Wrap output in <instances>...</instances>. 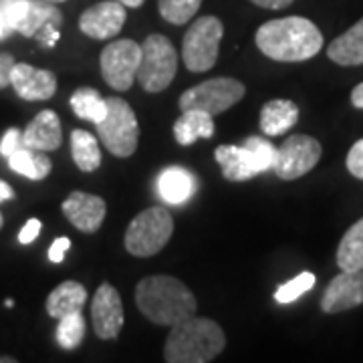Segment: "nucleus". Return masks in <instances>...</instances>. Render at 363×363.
Wrapping results in <instances>:
<instances>
[{"mask_svg": "<svg viewBox=\"0 0 363 363\" xmlns=\"http://www.w3.org/2000/svg\"><path fill=\"white\" fill-rule=\"evenodd\" d=\"M255 43L259 51L272 61L301 63L313 59L323 49V35L305 16H285L260 25Z\"/></svg>", "mask_w": 363, "mask_h": 363, "instance_id": "nucleus-1", "label": "nucleus"}, {"mask_svg": "<svg viewBox=\"0 0 363 363\" xmlns=\"http://www.w3.org/2000/svg\"><path fill=\"white\" fill-rule=\"evenodd\" d=\"M135 305L145 319L162 327L180 323L198 309L192 291L169 274L142 279L135 286Z\"/></svg>", "mask_w": 363, "mask_h": 363, "instance_id": "nucleus-2", "label": "nucleus"}, {"mask_svg": "<svg viewBox=\"0 0 363 363\" xmlns=\"http://www.w3.org/2000/svg\"><path fill=\"white\" fill-rule=\"evenodd\" d=\"M224 347L226 335L220 325L206 317L192 315L172 325L164 359L168 363H208L220 355Z\"/></svg>", "mask_w": 363, "mask_h": 363, "instance_id": "nucleus-3", "label": "nucleus"}, {"mask_svg": "<svg viewBox=\"0 0 363 363\" xmlns=\"http://www.w3.org/2000/svg\"><path fill=\"white\" fill-rule=\"evenodd\" d=\"M214 157L226 180L245 182L272 169L277 160V147L269 140L252 135L245 140L242 145H218Z\"/></svg>", "mask_w": 363, "mask_h": 363, "instance_id": "nucleus-4", "label": "nucleus"}, {"mask_svg": "<svg viewBox=\"0 0 363 363\" xmlns=\"http://www.w3.org/2000/svg\"><path fill=\"white\" fill-rule=\"evenodd\" d=\"M172 234H174V218L169 210L152 206L145 208L130 222L123 245H125V250L133 257L147 259V257L157 255L168 245Z\"/></svg>", "mask_w": 363, "mask_h": 363, "instance_id": "nucleus-5", "label": "nucleus"}, {"mask_svg": "<svg viewBox=\"0 0 363 363\" xmlns=\"http://www.w3.org/2000/svg\"><path fill=\"white\" fill-rule=\"evenodd\" d=\"M224 25L218 16H200L186 30L182 40V59L192 73H206L218 61Z\"/></svg>", "mask_w": 363, "mask_h": 363, "instance_id": "nucleus-6", "label": "nucleus"}, {"mask_svg": "<svg viewBox=\"0 0 363 363\" xmlns=\"http://www.w3.org/2000/svg\"><path fill=\"white\" fill-rule=\"evenodd\" d=\"M97 135L109 154L117 157H130L140 142V125L130 104L121 97L107 99V113L95 125Z\"/></svg>", "mask_w": 363, "mask_h": 363, "instance_id": "nucleus-7", "label": "nucleus"}, {"mask_svg": "<svg viewBox=\"0 0 363 363\" xmlns=\"http://www.w3.org/2000/svg\"><path fill=\"white\" fill-rule=\"evenodd\" d=\"M178 71V52L164 35H150L142 43V61L138 83L147 93H160L168 87Z\"/></svg>", "mask_w": 363, "mask_h": 363, "instance_id": "nucleus-8", "label": "nucleus"}, {"mask_svg": "<svg viewBox=\"0 0 363 363\" xmlns=\"http://www.w3.org/2000/svg\"><path fill=\"white\" fill-rule=\"evenodd\" d=\"M247 87L233 77H214L184 91L180 97V109H202L210 116L224 113L238 101H242Z\"/></svg>", "mask_w": 363, "mask_h": 363, "instance_id": "nucleus-9", "label": "nucleus"}, {"mask_svg": "<svg viewBox=\"0 0 363 363\" xmlns=\"http://www.w3.org/2000/svg\"><path fill=\"white\" fill-rule=\"evenodd\" d=\"M142 61V45L131 39L109 43L101 51V75L116 91H128L138 77Z\"/></svg>", "mask_w": 363, "mask_h": 363, "instance_id": "nucleus-10", "label": "nucleus"}, {"mask_svg": "<svg viewBox=\"0 0 363 363\" xmlns=\"http://www.w3.org/2000/svg\"><path fill=\"white\" fill-rule=\"evenodd\" d=\"M323 147L311 135L295 133L286 138L281 147H277V160L272 172L281 180H297L309 174L321 160Z\"/></svg>", "mask_w": 363, "mask_h": 363, "instance_id": "nucleus-11", "label": "nucleus"}, {"mask_svg": "<svg viewBox=\"0 0 363 363\" xmlns=\"http://www.w3.org/2000/svg\"><path fill=\"white\" fill-rule=\"evenodd\" d=\"M123 303L117 289L109 283L99 285L91 301L93 331L99 339H116L123 327Z\"/></svg>", "mask_w": 363, "mask_h": 363, "instance_id": "nucleus-12", "label": "nucleus"}, {"mask_svg": "<svg viewBox=\"0 0 363 363\" xmlns=\"http://www.w3.org/2000/svg\"><path fill=\"white\" fill-rule=\"evenodd\" d=\"M125 6L117 0H104L89 6L79 16V28L91 39L107 40L113 39L125 25Z\"/></svg>", "mask_w": 363, "mask_h": 363, "instance_id": "nucleus-13", "label": "nucleus"}, {"mask_svg": "<svg viewBox=\"0 0 363 363\" xmlns=\"http://www.w3.org/2000/svg\"><path fill=\"white\" fill-rule=\"evenodd\" d=\"M359 305H363V271H341L321 297V309L329 315L350 311Z\"/></svg>", "mask_w": 363, "mask_h": 363, "instance_id": "nucleus-14", "label": "nucleus"}, {"mask_svg": "<svg viewBox=\"0 0 363 363\" xmlns=\"http://www.w3.org/2000/svg\"><path fill=\"white\" fill-rule=\"evenodd\" d=\"M11 85L25 101H47L57 91V77L47 69H37L28 63H14Z\"/></svg>", "mask_w": 363, "mask_h": 363, "instance_id": "nucleus-15", "label": "nucleus"}, {"mask_svg": "<svg viewBox=\"0 0 363 363\" xmlns=\"http://www.w3.org/2000/svg\"><path fill=\"white\" fill-rule=\"evenodd\" d=\"M61 210L67 216V220L71 222L77 230L93 234L97 233L104 224L107 204L99 196L87 194V192H73L63 202Z\"/></svg>", "mask_w": 363, "mask_h": 363, "instance_id": "nucleus-16", "label": "nucleus"}, {"mask_svg": "<svg viewBox=\"0 0 363 363\" xmlns=\"http://www.w3.org/2000/svg\"><path fill=\"white\" fill-rule=\"evenodd\" d=\"M156 188L157 196L166 204L182 206L196 194L198 182H196V176L190 169L182 168V166H169L157 176Z\"/></svg>", "mask_w": 363, "mask_h": 363, "instance_id": "nucleus-17", "label": "nucleus"}, {"mask_svg": "<svg viewBox=\"0 0 363 363\" xmlns=\"http://www.w3.org/2000/svg\"><path fill=\"white\" fill-rule=\"evenodd\" d=\"M23 142L26 147L39 150V152L59 150V145L63 142V130H61L59 116L51 109L40 111L23 131Z\"/></svg>", "mask_w": 363, "mask_h": 363, "instance_id": "nucleus-18", "label": "nucleus"}, {"mask_svg": "<svg viewBox=\"0 0 363 363\" xmlns=\"http://www.w3.org/2000/svg\"><path fill=\"white\" fill-rule=\"evenodd\" d=\"M87 303V291L77 281H65L59 286H55L51 295L47 297V313L52 319H63L71 313L83 311Z\"/></svg>", "mask_w": 363, "mask_h": 363, "instance_id": "nucleus-19", "label": "nucleus"}, {"mask_svg": "<svg viewBox=\"0 0 363 363\" xmlns=\"http://www.w3.org/2000/svg\"><path fill=\"white\" fill-rule=\"evenodd\" d=\"M214 135V119L202 109H184L174 123V138L180 145H192L198 140Z\"/></svg>", "mask_w": 363, "mask_h": 363, "instance_id": "nucleus-20", "label": "nucleus"}, {"mask_svg": "<svg viewBox=\"0 0 363 363\" xmlns=\"http://www.w3.org/2000/svg\"><path fill=\"white\" fill-rule=\"evenodd\" d=\"M327 57L341 67L363 65V18L329 45Z\"/></svg>", "mask_w": 363, "mask_h": 363, "instance_id": "nucleus-21", "label": "nucleus"}, {"mask_svg": "<svg viewBox=\"0 0 363 363\" xmlns=\"http://www.w3.org/2000/svg\"><path fill=\"white\" fill-rule=\"evenodd\" d=\"M298 121V107L289 99H272L260 111V130L264 135H283Z\"/></svg>", "mask_w": 363, "mask_h": 363, "instance_id": "nucleus-22", "label": "nucleus"}, {"mask_svg": "<svg viewBox=\"0 0 363 363\" xmlns=\"http://www.w3.org/2000/svg\"><path fill=\"white\" fill-rule=\"evenodd\" d=\"M6 160H9V166L13 172L25 176L28 180H45L52 169L51 157L45 156V152L26 147V145L18 147Z\"/></svg>", "mask_w": 363, "mask_h": 363, "instance_id": "nucleus-23", "label": "nucleus"}, {"mask_svg": "<svg viewBox=\"0 0 363 363\" xmlns=\"http://www.w3.org/2000/svg\"><path fill=\"white\" fill-rule=\"evenodd\" d=\"M49 23L59 26L63 25V13L57 9V4L43 2V0H28L25 18L16 33H21L23 37H35L40 28Z\"/></svg>", "mask_w": 363, "mask_h": 363, "instance_id": "nucleus-24", "label": "nucleus"}, {"mask_svg": "<svg viewBox=\"0 0 363 363\" xmlns=\"http://www.w3.org/2000/svg\"><path fill=\"white\" fill-rule=\"evenodd\" d=\"M71 156L81 172H95L101 166V150L97 138L85 130H73L71 133Z\"/></svg>", "mask_w": 363, "mask_h": 363, "instance_id": "nucleus-25", "label": "nucleus"}, {"mask_svg": "<svg viewBox=\"0 0 363 363\" xmlns=\"http://www.w3.org/2000/svg\"><path fill=\"white\" fill-rule=\"evenodd\" d=\"M337 267L341 271H363V218L343 234L337 248Z\"/></svg>", "mask_w": 363, "mask_h": 363, "instance_id": "nucleus-26", "label": "nucleus"}, {"mask_svg": "<svg viewBox=\"0 0 363 363\" xmlns=\"http://www.w3.org/2000/svg\"><path fill=\"white\" fill-rule=\"evenodd\" d=\"M71 107L79 119H85L97 125L107 113V99L101 97V93L93 87H79L71 95Z\"/></svg>", "mask_w": 363, "mask_h": 363, "instance_id": "nucleus-27", "label": "nucleus"}, {"mask_svg": "<svg viewBox=\"0 0 363 363\" xmlns=\"http://www.w3.org/2000/svg\"><path fill=\"white\" fill-rule=\"evenodd\" d=\"M85 337V319H83V313H71L63 319H59L57 325V333L55 339L59 343L61 350H77L79 345L83 343Z\"/></svg>", "mask_w": 363, "mask_h": 363, "instance_id": "nucleus-28", "label": "nucleus"}, {"mask_svg": "<svg viewBox=\"0 0 363 363\" xmlns=\"http://www.w3.org/2000/svg\"><path fill=\"white\" fill-rule=\"evenodd\" d=\"M202 0H157V11L172 25H186L196 16Z\"/></svg>", "mask_w": 363, "mask_h": 363, "instance_id": "nucleus-29", "label": "nucleus"}, {"mask_svg": "<svg viewBox=\"0 0 363 363\" xmlns=\"http://www.w3.org/2000/svg\"><path fill=\"white\" fill-rule=\"evenodd\" d=\"M315 274L309 271L301 272L295 279H291L289 283L281 285L274 291V301L281 303V305H289L293 301H297L298 297H303L305 293H309L313 286H315Z\"/></svg>", "mask_w": 363, "mask_h": 363, "instance_id": "nucleus-30", "label": "nucleus"}, {"mask_svg": "<svg viewBox=\"0 0 363 363\" xmlns=\"http://www.w3.org/2000/svg\"><path fill=\"white\" fill-rule=\"evenodd\" d=\"M26 9H28V0H0V13L4 14L13 33L18 30V26L25 18Z\"/></svg>", "mask_w": 363, "mask_h": 363, "instance_id": "nucleus-31", "label": "nucleus"}, {"mask_svg": "<svg viewBox=\"0 0 363 363\" xmlns=\"http://www.w3.org/2000/svg\"><path fill=\"white\" fill-rule=\"evenodd\" d=\"M345 164H347V169H350V174L353 178L363 180V140L351 145Z\"/></svg>", "mask_w": 363, "mask_h": 363, "instance_id": "nucleus-32", "label": "nucleus"}, {"mask_svg": "<svg viewBox=\"0 0 363 363\" xmlns=\"http://www.w3.org/2000/svg\"><path fill=\"white\" fill-rule=\"evenodd\" d=\"M23 145H25V142H23V131L16 130V128H11V130L2 135V140H0V156L9 157L18 147H23Z\"/></svg>", "mask_w": 363, "mask_h": 363, "instance_id": "nucleus-33", "label": "nucleus"}, {"mask_svg": "<svg viewBox=\"0 0 363 363\" xmlns=\"http://www.w3.org/2000/svg\"><path fill=\"white\" fill-rule=\"evenodd\" d=\"M59 28H61L59 25H52V23H49V25L43 26L35 37H37V40H39L43 47L52 49V47L59 43V39H61V30H59Z\"/></svg>", "mask_w": 363, "mask_h": 363, "instance_id": "nucleus-34", "label": "nucleus"}, {"mask_svg": "<svg viewBox=\"0 0 363 363\" xmlns=\"http://www.w3.org/2000/svg\"><path fill=\"white\" fill-rule=\"evenodd\" d=\"M40 228H43V224H40L39 218L26 220V224L21 228V233H18V242H21V245H30V242H35V240L39 238Z\"/></svg>", "mask_w": 363, "mask_h": 363, "instance_id": "nucleus-35", "label": "nucleus"}, {"mask_svg": "<svg viewBox=\"0 0 363 363\" xmlns=\"http://www.w3.org/2000/svg\"><path fill=\"white\" fill-rule=\"evenodd\" d=\"M69 248H71V240H69L67 236L57 238V240H55V242L51 245V248H49V260H51V262H55V264L63 262Z\"/></svg>", "mask_w": 363, "mask_h": 363, "instance_id": "nucleus-36", "label": "nucleus"}, {"mask_svg": "<svg viewBox=\"0 0 363 363\" xmlns=\"http://www.w3.org/2000/svg\"><path fill=\"white\" fill-rule=\"evenodd\" d=\"M14 57L9 52H0V89L11 85V71L14 67Z\"/></svg>", "mask_w": 363, "mask_h": 363, "instance_id": "nucleus-37", "label": "nucleus"}, {"mask_svg": "<svg viewBox=\"0 0 363 363\" xmlns=\"http://www.w3.org/2000/svg\"><path fill=\"white\" fill-rule=\"evenodd\" d=\"M252 4H257L260 9H269V11H283L286 6H291L295 0H250Z\"/></svg>", "mask_w": 363, "mask_h": 363, "instance_id": "nucleus-38", "label": "nucleus"}, {"mask_svg": "<svg viewBox=\"0 0 363 363\" xmlns=\"http://www.w3.org/2000/svg\"><path fill=\"white\" fill-rule=\"evenodd\" d=\"M351 105L357 109H363V83H359L355 89L351 91Z\"/></svg>", "mask_w": 363, "mask_h": 363, "instance_id": "nucleus-39", "label": "nucleus"}, {"mask_svg": "<svg viewBox=\"0 0 363 363\" xmlns=\"http://www.w3.org/2000/svg\"><path fill=\"white\" fill-rule=\"evenodd\" d=\"M14 190L6 184V182L0 180V202H6V200H13Z\"/></svg>", "mask_w": 363, "mask_h": 363, "instance_id": "nucleus-40", "label": "nucleus"}, {"mask_svg": "<svg viewBox=\"0 0 363 363\" xmlns=\"http://www.w3.org/2000/svg\"><path fill=\"white\" fill-rule=\"evenodd\" d=\"M13 35V28L9 26V23H6V18H4V14L0 13V40L9 39Z\"/></svg>", "mask_w": 363, "mask_h": 363, "instance_id": "nucleus-41", "label": "nucleus"}, {"mask_svg": "<svg viewBox=\"0 0 363 363\" xmlns=\"http://www.w3.org/2000/svg\"><path fill=\"white\" fill-rule=\"evenodd\" d=\"M117 2H121L125 9H140L145 0H117Z\"/></svg>", "mask_w": 363, "mask_h": 363, "instance_id": "nucleus-42", "label": "nucleus"}, {"mask_svg": "<svg viewBox=\"0 0 363 363\" xmlns=\"http://www.w3.org/2000/svg\"><path fill=\"white\" fill-rule=\"evenodd\" d=\"M16 359H13V357H0V363H14Z\"/></svg>", "mask_w": 363, "mask_h": 363, "instance_id": "nucleus-43", "label": "nucleus"}, {"mask_svg": "<svg viewBox=\"0 0 363 363\" xmlns=\"http://www.w3.org/2000/svg\"><path fill=\"white\" fill-rule=\"evenodd\" d=\"M4 305H6V307L11 309V307H13V305H14V301H13V298H9V301H4Z\"/></svg>", "mask_w": 363, "mask_h": 363, "instance_id": "nucleus-44", "label": "nucleus"}, {"mask_svg": "<svg viewBox=\"0 0 363 363\" xmlns=\"http://www.w3.org/2000/svg\"><path fill=\"white\" fill-rule=\"evenodd\" d=\"M43 2H51V4H59V2H65V0H43Z\"/></svg>", "mask_w": 363, "mask_h": 363, "instance_id": "nucleus-45", "label": "nucleus"}, {"mask_svg": "<svg viewBox=\"0 0 363 363\" xmlns=\"http://www.w3.org/2000/svg\"><path fill=\"white\" fill-rule=\"evenodd\" d=\"M2 224H4V218H2V214H0V228H2Z\"/></svg>", "mask_w": 363, "mask_h": 363, "instance_id": "nucleus-46", "label": "nucleus"}]
</instances>
